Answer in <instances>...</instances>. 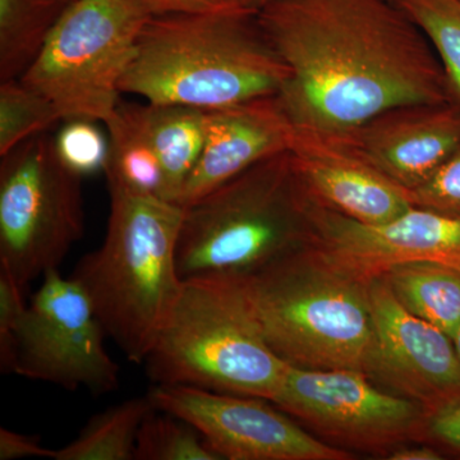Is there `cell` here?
Segmentation results:
<instances>
[{
  "mask_svg": "<svg viewBox=\"0 0 460 460\" xmlns=\"http://www.w3.org/2000/svg\"><path fill=\"white\" fill-rule=\"evenodd\" d=\"M142 128L164 169L169 199H178L198 164L208 128V111L178 104H135Z\"/></svg>",
  "mask_w": 460,
  "mask_h": 460,
  "instance_id": "obj_17",
  "label": "cell"
},
{
  "mask_svg": "<svg viewBox=\"0 0 460 460\" xmlns=\"http://www.w3.org/2000/svg\"><path fill=\"white\" fill-rule=\"evenodd\" d=\"M65 2H66V3H72V2H75V0H65Z\"/></svg>",
  "mask_w": 460,
  "mask_h": 460,
  "instance_id": "obj_34",
  "label": "cell"
},
{
  "mask_svg": "<svg viewBox=\"0 0 460 460\" xmlns=\"http://www.w3.org/2000/svg\"><path fill=\"white\" fill-rule=\"evenodd\" d=\"M109 151L104 172L109 189L169 199L162 163L142 128L135 104L119 102L113 117L104 124Z\"/></svg>",
  "mask_w": 460,
  "mask_h": 460,
  "instance_id": "obj_18",
  "label": "cell"
},
{
  "mask_svg": "<svg viewBox=\"0 0 460 460\" xmlns=\"http://www.w3.org/2000/svg\"><path fill=\"white\" fill-rule=\"evenodd\" d=\"M151 16L140 0L69 3L21 80L56 105L62 122L105 124L119 105L120 83Z\"/></svg>",
  "mask_w": 460,
  "mask_h": 460,
  "instance_id": "obj_7",
  "label": "cell"
},
{
  "mask_svg": "<svg viewBox=\"0 0 460 460\" xmlns=\"http://www.w3.org/2000/svg\"><path fill=\"white\" fill-rule=\"evenodd\" d=\"M374 335L365 374L429 416L460 399V359L443 330L402 307L383 275L368 279Z\"/></svg>",
  "mask_w": 460,
  "mask_h": 460,
  "instance_id": "obj_12",
  "label": "cell"
},
{
  "mask_svg": "<svg viewBox=\"0 0 460 460\" xmlns=\"http://www.w3.org/2000/svg\"><path fill=\"white\" fill-rule=\"evenodd\" d=\"M307 213L308 244L363 280L413 261L445 263L460 271V217L413 206L390 222L363 224L308 195Z\"/></svg>",
  "mask_w": 460,
  "mask_h": 460,
  "instance_id": "obj_13",
  "label": "cell"
},
{
  "mask_svg": "<svg viewBox=\"0 0 460 460\" xmlns=\"http://www.w3.org/2000/svg\"><path fill=\"white\" fill-rule=\"evenodd\" d=\"M62 122L56 105L22 80L0 83V156Z\"/></svg>",
  "mask_w": 460,
  "mask_h": 460,
  "instance_id": "obj_23",
  "label": "cell"
},
{
  "mask_svg": "<svg viewBox=\"0 0 460 460\" xmlns=\"http://www.w3.org/2000/svg\"><path fill=\"white\" fill-rule=\"evenodd\" d=\"M288 77L256 12L163 14L142 30L120 91L208 111L277 95Z\"/></svg>",
  "mask_w": 460,
  "mask_h": 460,
  "instance_id": "obj_2",
  "label": "cell"
},
{
  "mask_svg": "<svg viewBox=\"0 0 460 460\" xmlns=\"http://www.w3.org/2000/svg\"><path fill=\"white\" fill-rule=\"evenodd\" d=\"M383 277L402 307L456 339L460 329L459 270L440 262L413 261L392 266Z\"/></svg>",
  "mask_w": 460,
  "mask_h": 460,
  "instance_id": "obj_19",
  "label": "cell"
},
{
  "mask_svg": "<svg viewBox=\"0 0 460 460\" xmlns=\"http://www.w3.org/2000/svg\"><path fill=\"white\" fill-rule=\"evenodd\" d=\"M144 365L155 385L270 402L287 370L263 337L244 275L229 272L183 279Z\"/></svg>",
  "mask_w": 460,
  "mask_h": 460,
  "instance_id": "obj_4",
  "label": "cell"
},
{
  "mask_svg": "<svg viewBox=\"0 0 460 460\" xmlns=\"http://www.w3.org/2000/svg\"><path fill=\"white\" fill-rule=\"evenodd\" d=\"M428 435L460 452V399L429 416Z\"/></svg>",
  "mask_w": 460,
  "mask_h": 460,
  "instance_id": "obj_30",
  "label": "cell"
},
{
  "mask_svg": "<svg viewBox=\"0 0 460 460\" xmlns=\"http://www.w3.org/2000/svg\"><path fill=\"white\" fill-rule=\"evenodd\" d=\"M22 458H54V450L41 444L38 436L23 435L0 429V460Z\"/></svg>",
  "mask_w": 460,
  "mask_h": 460,
  "instance_id": "obj_29",
  "label": "cell"
},
{
  "mask_svg": "<svg viewBox=\"0 0 460 460\" xmlns=\"http://www.w3.org/2000/svg\"><path fill=\"white\" fill-rule=\"evenodd\" d=\"M454 344H456V352H458L459 359H460V329L458 334H456V339H454Z\"/></svg>",
  "mask_w": 460,
  "mask_h": 460,
  "instance_id": "obj_33",
  "label": "cell"
},
{
  "mask_svg": "<svg viewBox=\"0 0 460 460\" xmlns=\"http://www.w3.org/2000/svg\"><path fill=\"white\" fill-rule=\"evenodd\" d=\"M337 138L411 192L459 146L460 107L454 102L402 105Z\"/></svg>",
  "mask_w": 460,
  "mask_h": 460,
  "instance_id": "obj_15",
  "label": "cell"
},
{
  "mask_svg": "<svg viewBox=\"0 0 460 460\" xmlns=\"http://www.w3.org/2000/svg\"><path fill=\"white\" fill-rule=\"evenodd\" d=\"M272 2H275V0H244V7L257 13L266 5L271 4Z\"/></svg>",
  "mask_w": 460,
  "mask_h": 460,
  "instance_id": "obj_32",
  "label": "cell"
},
{
  "mask_svg": "<svg viewBox=\"0 0 460 460\" xmlns=\"http://www.w3.org/2000/svg\"><path fill=\"white\" fill-rule=\"evenodd\" d=\"M30 301L13 374L68 390L105 395L120 368L105 348L107 332L77 281L51 269Z\"/></svg>",
  "mask_w": 460,
  "mask_h": 460,
  "instance_id": "obj_10",
  "label": "cell"
},
{
  "mask_svg": "<svg viewBox=\"0 0 460 460\" xmlns=\"http://www.w3.org/2000/svg\"><path fill=\"white\" fill-rule=\"evenodd\" d=\"M389 460H440L443 456L440 453L436 452L432 447H426V445H402V447H396L387 456Z\"/></svg>",
  "mask_w": 460,
  "mask_h": 460,
  "instance_id": "obj_31",
  "label": "cell"
},
{
  "mask_svg": "<svg viewBox=\"0 0 460 460\" xmlns=\"http://www.w3.org/2000/svg\"><path fill=\"white\" fill-rule=\"evenodd\" d=\"M60 159L81 177L104 172L109 141L99 122L89 119L65 120V126L54 136Z\"/></svg>",
  "mask_w": 460,
  "mask_h": 460,
  "instance_id": "obj_25",
  "label": "cell"
},
{
  "mask_svg": "<svg viewBox=\"0 0 460 460\" xmlns=\"http://www.w3.org/2000/svg\"><path fill=\"white\" fill-rule=\"evenodd\" d=\"M410 198L417 208L460 217V145Z\"/></svg>",
  "mask_w": 460,
  "mask_h": 460,
  "instance_id": "obj_27",
  "label": "cell"
},
{
  "mask_svg": "<svg viewBox=\"0 0 460 460\" xmlns=\"http://www.w3.org/2000/svg\"><path fill=\"white\" fill-rule=\"evenodd\" d=\"M434 49L454 104L460 107V0H396Z\"/></svg>",
  "mask_w": 460,
  "mask_h": 460,
  "instance_id": "obj_22",
  "label": "cell"
},
{
  "mask_svg": "<svg viewBox=\"0 0 460 460\" xmlns=\"http://www.w3.org/2000/svg\"><path fill=\"white\" fill-rule=\"evenodd\" d=\"M290 162L317 204L363 224H383L413 208L410 192L389 180L341 138L296 129Z\"/></svg>",
  "mask_w": 460,
  "mask_h": 460,
  "instance_id": "obj_14",
  "label": "cell"
},
{
  "mask_svg": "<svg viewBox=\"0 0 460 460\" xmlns=\"http://www.w3.org/2000/svg\"><path fill=\"white\" fill-rule=\"evenodd\" d=\"M107 234L75 268L108 338L128 361L144 365L180 295L177 246L184 208L109 189Z\"/></svg>",
  "mask_w": 460,
  "mask_h": 460,
  "instance_id": "obj_3",
  "label": "cell"
},
{
  "mask_svg": "<svg viewBox=\"0 0 460 460\" xmlns=\"http://www.w3.org/2000/svg\"><path fill=\"white\" fill-rule=\"evenodd\" d=\"M295 132L277 95L208 111L204 147L177 205L187 208L257 163L287 153Z\"/></svg>",
  "mask_w": 460,
  "mask_h": 460,
  "instance_id": "obj_16",
  "label": "cell"
},
{
  "mask_svg": "<svg viewBox=\"0 0 460 460\" xmlns=\"http://www.w3.org/2000/svg\"><path fill=\"white\" fill-rule=\"evenodd\" d=\"M155 410L148 396L129 399L91 417L80 435L54 450V460H132L142 422Z\"/></svg>",
  "mask_w": 460,
  "mask_h": 460,
  "instance_id": "obj_21",
  "label": "cell"
},
{
  "mask_svg": "<svg viewBox=\"0 0 460 460\" xmlns=\"http://www.w3.org/2000/svg\"><path fill=\"white\" fill-rule=\"evenodd\" d=\"M271 402L326 443L344 450L389 456L428 435L429 413L422 405L386 392L358 370L287 365Z\"/></svg>",
  "mask_w": 460,
  "mask_h": 460,
  "instance_id": "obj_9",
  "label": "cell"
},
{
  "mask_svg": "<svg viewBox=\"0 0 460 460\" xmlns=\"http://www.w3.org/2000/svg\"><path fill=\"white\" fill-rule=\"evenodd\" d=\"M68 4L65 0H0V83L26 75Z\"/></svg>",
  "mask_w": 460,
  "mask_h": 460,
  "instance_id": "obj_20",
  "label": "cell"
},
{
  "mask_svg": "<svg viewBox=\"0 0 460 460\" xmlns=\"http://www.w3.org/2000/svg\"><path fill=\"white\" fill-rule=\"evenodd\" d=\"M390 2H394V3H396V0H390Z\"/></svg>",
  "mask_w": 460,
  "mask_h": 460,
  "instance_id": "obj_35",
  "label": "cell"
},
{
  "mask_svg": "<svg viewBox=\"0 0 460 460\" xmlns=\"http://www.w3.org/2000/svg\"><path fill=\"white\" fill-rule=\"evenodd\" d=\"M135 460H222L198 429L156 408L144 420L136 438Z\"/></svg>",
  "mask_w": 460,
  "mask_h": 460,
  "instance_id": "obj_24",
  "label": "cell"
},
{
  "mask_svg": "<svg viewBox=\"0 0 460 460\" xmlns=\"http://www.w3.org/2000/svg\"><path fill=\"white\" fill-rule=\"evenodd\" d=\"M307 195L289 153L268 157L184 208L181 279L246 275L310 243Z\"/></svg>",
  "mask_w": 460,
  "mask_h": 460,
  "instance_id": "obj_6",
  "label": "cell"
},
{
  "mask_svg": "<svg viewBox=\"0 0 460 460\" xmlns=\"http://www.w3.org/2000/svg\"><path fill=\"white\" fill-rule=\"evenodd\" d=\"M153 16L241 11L244 0H140ZM250 11V9H248Z\"/></svg>",
  "mask_w": 460,
  "mask_h": 460,
  "instance_id": "obj_28",
  "label": "cell"
},
{
  "mask_svg": "<svg viewBox=\"0 0 460 460\" xmlns=\"http://www.w3.org/2000/svg\"><path fill=\"white\" fill-rule=\"evenodd\" d=\"M289 69L295 128L341 137L389 109L453 102L434 49L390 0H275L256 13Z\"/></svg>",
  "mask_w": 460,
  "mask_h": 460,
  "instance_id": "obj_1",
  "label": "cell"
},
{
  "mask_svg": "<svg viewBox=\"0 0 460 460\" xmlns=\"http://www.w3.org/2000/svg\"><path fill=\"white\" fill-rule=\"evenodd\" d=\"M244 280L263 337L287 365L365 372L374 335L368 280L310 244Z\"/></svg>",
  "mask_w": 460,
  "mask_h": 460,
  "instance_id": "obj_5",
  "label": "cell"
},
{
  "mask_svg": "<svg viewBox=\"0 0 460 460\" xmlns=\"http://www.w3.org/2000/svg\"><path fill=\"white\" fill-rule=\"evenodd\" d=\"M157 411L198 429L222 460H348L353 454L299 426L270 401L184 385H155Z\"/></svg>",
  "mask_w": 460,
  "mask_h": 460,
  "instance_id": "obj_11",
  "label": "cell"
},
{
  "mask_svg": "<svg viewBox=\"0 0 460 460\" xmlns=\"http://www.w3.org/2000/svg\"><path fill=\"white\" fill-rule=\"evenodd\" d=\"M0 157V268L26 289L83 239V177L62 162L49 132Z\"/></svg>",
  "mask_w": 460,
  "mask_h": 460,
  "instance_id": "obj_8",
  "label": "cell"
},
{
  "mask_svg": "<svg viewBox=\"0 0 460 460\" xmlns=\"http://www.w3.org/2000/svg\"><path fill=\"white\" fill-rule=\"evenodd\" d=\"M29 304L25 289L4 268H0V371L13 374L18 341Z\"/></svg>",
  "mask_w": 460,
  "mask_h": 460,
  "instance_id": "obj_26",
  "label": "cell"
}]
</instances>
